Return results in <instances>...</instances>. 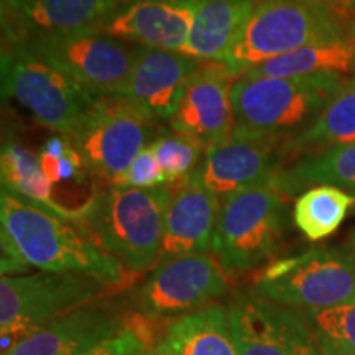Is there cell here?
<instances>
[{"instance_id": "18", "label": "cell", "mask_w": 355, "mask_h": 355, "mask_svg": "<svg viewBox=\"0 0 355 355\" xmlns=\"http://www.w3.org/2000/svg\"><path fill=\"white\" fill-rule=\"evenodd\" d=\"M119 0H19L2 8L3 42L101 30Z\"/></svg>"}, {"instance_id": "8", "label": "cell", "mask_w": 355, "mask_h": 355, "mask_svg": "<svg viewBox=\"0 0 355 355\" xmlns=\"http://www.w3.org/2000/svg\"><path fill=\"white\" fill-rule=\"evenodd\" d=\"M109 285L78 273L15 275L0 279L2 354L53 319L94 303Z\"/></svg>"}, {"instance_id": "25", "label": "cell", "mask_w": 355, "mask_h": 355, "mask_svg": "<svg viewBox=\"0 0 355 355\" xmlns=\"http://www.w3.org/2000/svg\"><path fill=\"white\" fill-rule=\"evenodd\" d=\"M355 141V76L336 92L326 109L303 130L285 140L286 158Z\"/></svg>"}, {"instance_id": "4", "label": "cell", "mask_w": 355, "mask_h": 355, "mask_svg": "<svg viewBox=\"0 0 355 355\" xmlns=\"http://www.w3.org/2000/svg\"><path fill=\"white\" fill-rule=\"evenodd\" d=\"M345 81L337 74L237 78L232 84V135L290 139L326 109Z\"/></svg>"}, {"instance_id": "19", "label": "cell", "mask_w": 355, "mask_h": 355, "mask_svg": "<svg viewBox=\"0 0 355 355\" xmlns=\"http://www.w3.org/2000/svg\"><path fill=\"white\" fill-rule=\"evenodd\" d=\"M219 209L220 199L194 178L188 176L176 183L166 211L159 260L209 254Z\"/></svg>"}, {"instance_id": "22", "label": "cell", "mask_w": 355, "mask_h": 355, "mask_svg": "<svg viewBox=\"0 0 355 355\" xmlns=\"http://www.w3.org/2000/svg\"><path fill=\"white\" fill-rule=\"evenodd\" d=\"M318 186L355 189V141L303 155L273 180V188L283 196H301Z\"/></svg>"}, {"instance_id": "34", "label": "cell", "mask_w": 355, "mask_h": 355, "mask_svg": "<svg viewBox=\"0 0 355 355\" xmlns=\"http://www.w3.org/2000/svg\"><path fill=\"white\" fill-rule=\"evenodd\" d=\"M145 355H159V354H158L157 347H155V345H153V347H150V349H148V352H146Z\"/></svg>"}, {"instance_id": "7", "label": "cell", "mask_w": 355, "mask_h": 355, "mask_svg": "<svg viewBox=\"0 0 355 355\" xmlns=\"http://www.w3.org/2000/svg\"><path fill=\"white\" fill-rule=\"evenodd\" d=\"M0 74L3 99H15L40 125L60 135H68L101 97L20 42H3Z\"/></svg>"}, {"instance_id": "24", "label": "cell", "mask_w": 355, "mask_h": 355, "mask_svg": "<svg viewBox=\"0 0 355 355\" xmlns=\"http://www.w3.org/2000/svg\"><path fill=\"white\" fill-rule=\"evenodd\" d=\"M2 189L10 191L35 206L50 211L61 219L78 222V207L63 206L55 199V186L44 176L40 157L15 140H3L0 155Z\"/></svg>"}, {"instance_id": "30", "label": "cell", "mask_w": 355, "mask_h": 355, "mask_svg": "<svg viewBox=\"0 0 355 355\" xmlns=\"http://www.w3.org/2000/svg\"><path fill=\"white\" fill-rule=\"evenodd\" d=\"M152 324L133 313L121 332L83 355H145L157 344Z\"/></svg>"}, {"instance_id": "15", "label": "cell", "mask_w": 355, "mask_h": 355, "mask_svg": "<svg viewBox=\"0 0 355 355\" xmlns=\"http://www.w3.org/2000/svg\"><path fill=\"white\" fill-rule=\"evenodd\" d=\"M235 78L220 61H202L191 78L170 130L191 137L204 148L224 144L234 133L232 84Z\"/></svg>"}, {"instance_id": "12", "label": "cell", "mask_w": 355, "mask_h": 355, "mask_svg": "<svg viewBox=\"0 0 355 355\" xmlns=\"http://www.w3.org/2000/svg\"><path fill=\"white\" fill-rule=\"evenodd\" d=\"M239 355H322L303 311L254 295H239L229 306Z\"/></svg>"}, {"instance_id": "23", "label": "cell", "mask_w": 355, "mask_h": 355, "mask_svg": "<svg viewBox=\"0 0 355 355\" xmlns=\"http://www.w3.org/2000/svg\"><path fill=\"white\" fill-rule=\"evenodd\" d=\"M308 74H337L355 76V26L344 37L322 42L286 53L250 69L243 76L291 78Z\"/></svg>"}, {"instance_id": "14", "label": "cell", "mask_w": 355, "mask_h": 355, "mask_svg": "<svg viewBox=\"0 0 355 355\" xmlns=\"http://www.w3.org/2000/svg\"><path fill=\"white\" fill-rule=\"evenodd\" d=\"M201 63L181 51L137 44L130 76L117 97L150 121L170 122Z\"/></svg>"}, {"instance_id": "36", "label": "cell", "mask_w": 355, "mask_h": 355, "mask_svg": "<svg viewBox=\"0 0 355 355\" xmlns=\"http://www.w3.org/2000/svg\"><path fill=\"white\" fill-rule=\"evenodd\" d=\"M352 193H354V196H355V189H354V191H352Z\"/></svg>"}, {"instance_id": "27", "label": "cell", "mask_w": 355, "mask_h": 355, "mask_svg": "<svg viewBox=\"0 0 355 355\" xmlns=\"http://www.w3.org/2000/svg\"><path fill=\"white\" fill-rule=\"evenodd\" d=\"M303 314L322 355H355V303Z\"/></svg>"}, {"instance_id": "20", "label": "cell", "mask_w": 355, "mask_h": 355, "mask_svg": "<svg viewBox=\"0 0 355 355\" xmlns=\"http://www.w3.org/2000/svg\"><path fill=\"white\" fill-rule=\"evenodd\" d=\"M155 347L159 355H239L229 308L216 303L168 322Z\"/></svg>"}, {"instance_id": "1", "label": "cell", "mask_w": 355, "mask_h": 355, "mask_svg": "<svg viewBox=\"0 0 355 355\" xmlns=\"http://www.w3.org/2000/svg\"><path fill=\"white\" fill-rule=\"evenodd\" d=\"M2 277L26 270L78 273L109 286L125 282L121 261L102 250L74 222L61 219L10 191L0 194Z\"/></svg>"}, {"instance_id": "29", "label": "cell", "mask_w": 355, "mask_h": 355, "mask_svg": "<svg viewBox=\"0 0 355 355\" xmlns=\"http://www.w3.org/2000/svg\"><path fill=\"white\" fill-rule=\"evenodd\" d=\"M38 157L44 176L53 186L63 181H83L87 175L78 150L68 140V137L60 133L44 141Z\"/></svg>"}, {"instance_id": "5", "label": "cell", "mask_w": 355, "mask_h": 355, "mask_svg": "<svg viewBox=\"0 0 355 355\" xmlns=\"http://www.w3.org/2000/svg\"><path fill=\"white\" fill-rule=\"evenodd\" d=\"M286 225V202L273 184L220 199L212 255L225 275H243L277 254Z\"/></svg>"}, {"instance_id": "9", "label": "cell", "mask_w": 355, "mask_h": 355, "mask_svg": "<svg viewBox=\"0 0 355 355\" xmlns=\"http://www.w3.org/2000/svg\"><path fill=\"white\" fill-rule=\"evenodd\" d=\"M158 123L119 97H99L71 130L68 140L89 175L112 184L158 135Z\"/></svg>"}, {"instance_id": "16", "label": "cell", "mask_w": 355, "mask_h": 355, "mask_svg": "<svg viewBox=\"0 0 355 355\" xmlns=\"http://www.w3.org/2000/svg\"><path fill=\"white\" fill-rule=\"evenodd\" d=\"M201 0H119L101 32L139 46L183 53Z\"/></svg>"}, {"instance_id": "17", "label": "cell", "mask_w": 355, "mask_h": 355, "mask_svg": "<svg viewBox=\"0 0 355 355\" xmlns=\"http://www.w3.org/2000/svg\"><path fill=\"white\" fill-rule=\"evenodd\" d=\"M127 321L112 306L94 301L28 332L2 355H83L121 332Z\"/></svg>"}, {"instance_id": "28", "label": "cell", "mask_w": 355, "mask_h": 355, "mask_svg": "<svg viewBox=\"0 0 355 355\" xmlns=\"http://www.w3.org/2000/svg\"><path fill=\"white\" fill-rule=\"evenodd\" d=\"M150 146L162 170L165 171L168 183L171 184L188 178L206 155V148L199 141L173 132L170 128L159 130Z\"/></svg>"}, {"instance_id": "13", "label": "cell", "mask_w": 355, "mask_h": 355, "mask_svg": "<svg viewBox=\"0 0 355 355\" xmlns=\"http://www.w3.org/2000/svg\"><path fill=\"white\" fill-rule=\"evenodd\" d=\"M285 140L268 137L232 135L224 144L206 150L191 178L222 199L259 184H273L285 166Z\"/></svg>"}, {"instance_id": "10", "label": "cell", "mask_w": 355, "mask_h": 355, "mask_svg": "<svg viewBox=\"0 0 355 355\" xmlns=\"http://www.w3.org/2000/svg\"><path fill=\"white\" fill-rule=\"evenodd\" d=\"M227 293L224 270L209 254L158 260L144 282L128 295V304L150 322L173 321L214 304Z\"/></svg>"}, {"instance_id": "31", "label": "cell", "mask_w": 355, "mask_h": 355, "mask_svg": "<svg viewBox=\"0 0 355 355\" xmlns=\"http://www.w3.org/2000/svg\"><path fill=\"white\" fill-rule=\"evenodd\" d=\"M163 184H168L165 171L159 166L152 146H146V148H144L139 155H137V158L130 163V166H128L127 170L109 186L153 189Z\"/></svg>"}, {"instance_id": "2", "label": "cell", "mask_w": 355, "mask_h": 355, "mask_svg": "<svg viewBox=\"0 0 355 355\" xmlns=\"http://www.w3.org/2000/svg\"><path fill=\"white\" fill-rule=\"evenodd\" d=\"M176 184L153 189L107 186L78 207L76 224L123 270L141 275L158 263L166 211Z\"/></svg>"}, {"instance_id": "32", "label": "cell", "mask_w": 355, "mask_h": 355, "mask_svg": "<svg viewBox=\"0 0 355 355\" xmlns=\"http://www.w3.org/2000/svg\"><path fill=\"white\" fill-rule=\"evenodd\" d=\"M331 3H339V6H355V0H329Z\"/></svg>"}, {"instance_id": "26", "label": "cell", "mask_w": 355, "mask_h": 355, "mask_svg": "<svg viewBox=\"0 0 355 355\" xmlns=\"http://www.w3.org/2000/svg\"><path fill=\"white\" fill-rule=\"evenodd\" d=\"M354 204V194L334 186H318L296 199L293 220L308 241L318 242L340 227Z\"/></svg>"}, {"instance_id": "11", "label": "cell", "mask_w": 355, "mask_h": 355, "mask_svg": "<svg viewBox=\"0 0 355 355\" xmlns=\"http://www.w3.org/2000/svg\"><path fill=\"white\" fill-rule=\"evenodd\" d=\"M44 63L101 97H117L125 86L135 46L101 30L20 40Z\"/></svg>"}, {"instance_id": "35", "label": "cell", "mask_w": 355, "mask_h": 355, "mask_svg": "<svg viewBox=\"0 0 355 355\" xmlns=\"http://www.w3.org/2000/svg\"><path fill=\"white\" fill-rule=\"evenodd\" d=\"M352 242H354V245H355V232H354V235H352Z\"/></svg>"}, {"instance_id": "33", "label": "cell", "mask_w": 355, "mask_h": 355, "mask_svg": "<svg viewBox=\"0 0 355 355\" xmlns=\"http://www.w3.org/2000/svg\"><path fill=\"white\" fill-rule=\"evenodd\" d=\"M17 2H19V0H2V8H8V7L15 6Z\"/></svg>"}, {"instance_id": "6", "label": "cell", "mask_w": 355, "mask_h": 355, "mask_svg": "<svg viewBox=\"0 0 355 355\" xmlns=\"http://www.w3.org/2000/svg\"><path fill=\"white\" fill-rule=\"evenodd\" d=\"M252 293L298 311L355 303V254L347 247H318L275 260Z\"/></svg>"}, {"instance_id": "3", "label": "cell", "mask_w": 355, "mask_h": 355, "mask_svg": "<svg viewBox=\"0 0 355 355\" xmlns=\"http://www.w3.org/2000/svg\"><path fill=\"white\" fill-rule=\"evenodd\" d=\"M354 26L329 0H259L220 63L237 79L273 58L344 37Z\"/></svg>"}, {"instance_id": "21", "label": "cell", "mask_w": 355, "mask_h": 355, "mask_svg": "<svg viewBox=\"0 0 355 355\" xmlns=\"http://www.w3.org/2000/svg\"><path fill=\"white\" fill-rule=\"evenodd\" d=\"M259 0H201L183 53L198 61H220Z\"/></svg>"}]
</instances>
